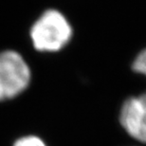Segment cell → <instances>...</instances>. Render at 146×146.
<instances>
[{
	"instance_id": "1",
	"label": "cell",
	"mask_w": 146,
	"mask_h": 146,
	"mask_svg": "<svg viewBox=\"0 0 146 146\" xmlns=\"http://www.w3.org/2000/svg\"><path fill=\"white\" fill-rule=\"evenodd\" d=\"M72 33V28L66 16L59 11L49 9L33 23L31 38L36 50L55 52L68 45Z\"/></svg>"
},
{
	"instance_id": "5",
	"label": "cell",
	"mask_w": 146,
	"mask_h": 146,
	"mask_svg": "<svg viewBox=\"0 0 146 146\" xmlns=\"http://www.w3.org/2000/svg\"><path fill=\"white\" fill-rule=\"evenodd\" d=\"M14 146H46L42 139L34 136H28L17 141Z\"/></svg>"
},
{
	"instance_id": "3",
	"label": "cell",
	"mask_w": 146,
	"mask_h": 146,
	"mask_svg": "<svg viewBox=\"0 0 146 146\" xmlns=\"http://www.w3.org/2000/svg\"><path fill=\"white\" fill-rule=\"evenodd\" d=\"M119 123L131 138L146 143V91L122 104Z\"/></svg>"
},
{
	"instance_id": "4",
	"label": "cell",
	"mask_w": 146,
	"mask_h": 146,
	"mask_svg": "<svg viewBox=\"0 0 146 146\" xmlns=\"http://www.w3.org/2000/svg\"><path fill=\"white\" fill-rule=\"evenodd\" d=\"M132 70L146 77V48L137 55L132 63Z\"/></svg>"
},
{
	"instance_id": "2",
	"label": "cell",
	"mask_w": 146,
	"mask_h": 146,
	"mask_svg": "<svg viewBox=\"0 0 146 146\" xmlns=\"http://www.w3.org/2000/svg\"><path fill=\"white\" fill-rule=\"evenodd\" d=\"M31 77L30 66L18 52H0V102L21 94L30 84Z\"/></svg>"
}]
</instances>
